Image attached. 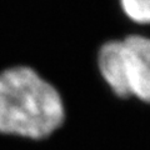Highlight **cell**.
Segmentation results:
<instances>
[{
	"mask_svg": "<svg viewBox=\"0 0 150 150\" xmlns=\"http://www.w3.org/2000/svg\"><path fill=\"white\" fill-rule=\"evenodd\" d=\"M65 119L62 95L33 68L0 71V137L44 142L63 128Z\"/></svg>",
	"mask_w": 150,
	"mask_h": 150,
	"instance_id": "6da1fadb",
	"label": "cell"
},
{
	"mask_svg": "<svg viewBox=\"0 0 150 150\" xmlns=\"http://www.w3.org/2000/svg\"><path fill=\"white\" fill-rule=\"evenodd\" d=\"M103 81L118 99L150 105V38L129 34L103 44L96 55Z\"/></svg>",
	"mask_w": 150,
	"mask_h": 150,
	"instance_id": "7a4b0ae2",
	"label": "cell"
},
{
	"mask_svg": "<svg viewBox=\"0 0 150 150\" xmlns=\"http://www.w3.org/2000/svg\"><path fill=\"white\" fill-rule=\"evenodd\" d=\"M119 5L131 24L139 28L150 26V0H119Z\"/></svg>",
	"mask_w": 150,
	"mask_h": 150,
	"instance_id": "3957f363",
	"label": "cell"
}]
</instances>
